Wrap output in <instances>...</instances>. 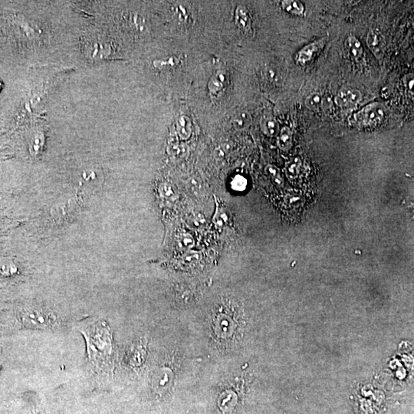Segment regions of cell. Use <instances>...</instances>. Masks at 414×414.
Here are the masks:
<instances>
[{
  "mask_svg": "<svg viewBox=\"0 0 414 414\" xmlns=\"http://www.w3.org/2000/svg\"><path fill=\"white\" fill-rule=\"evenodd\" d=\"M167 152L170 156L175 157H182L188 154V148L185 144H181L178 141V137L173 134L170 136L167 146Z\"/></svg>",
  "mask_w": 414,
  "mask_h": 414,
  "instance_id": "9c48e42d",
  "label": "cell"
},
{
  "mask_svg": "<svg viewBox=\"0 0 414 414\" xmlns=\"http://www.w3.org/2000/svg\"><path fill=\"white\" fill-rule=\"evenodd\" d=\"M260 128H261V131L268 137H277L280 132V128H279L278 121L271 114H266L261 117L260 120Z\"/></svg>",
  "mask_w": 414,
  "mask_h": 414,
  "instance_id": "ba28073f",
  "label": "cell"
},
{
  "mask_svg": "<svg viewBox=\"0 0 414 414\" xmlns=\"http://www.w3.org/2000/svg\"><path fill=\"white\" fill-rule=\"evenodd\" d=\"M385 109L380 103L370 104L358 111L354 121L362 126H375L385 118Z\"/></svg>",
  "mask_w": 414,
  "mask_h": 414,
  "instance_id": "3957f363",
  "label": "cell"
},
{
  "mask_svg": "<svg viewBox=\"0 0 414 414\" xmlns=\"http://www.w3.org/2000/svg\"><path fill=\"white\" fill-rule=\"evenodd\" d=\"M205 217L202 214L197 213L189 219V225L194 229H200L205 225Z\"/></svg>",
  "mask_w": 414,
  "mask_h": 414,
  "instance_id": "cb8c5ba5",
  "label": "cell"
},
{
  "mask_svg": "<svg viewBox=\"0 0 414 414\" xmlns=\"http://www.w3.org/2000/svg\"><path fill=\"white\" fill-rule=\"evenodd\" d=\"M225 81H226V75L222 71L218 72L212 76L208 85L210 93L214 94V95L219 93L224 87Z\"/></svg>",
  "mask_w": 414,
  "mask_h": 414,
  "instance_id": "5bb4252c",
  "label": "cell"
},
{
  "mask_svg": "<svg viewBox=\"0 0 414 414\" xmlns=\"http://www.w3.org/2000/svg\"><path fill=\"white\" fill-rule=\"evenodd\" d=\"M227 213L223 208L218 207L216 214L213 217V222L218 227H222L227 223Z\"/></svg>",
  "mask_w": 414,
  "mask_h": 414,
  "instance_id": "603a6c76",
  "label": "cell"
},
{
  "mask_svg": "<svg viewBox=\"0 0 414 414\" xmlns=\"http://www.w3.org/2000/svg\"><path fill=\"white\" fill-rule=\"evenodd\" d=\"M265 74H266L267 78L271 80V81H277L278 77L279 76L277 71L276 69H271V68H269L265 70Z\"/></svg>",
  "mask_w": 414,
  "mask_h": 414,
  "instance_id": "4316f807",
  "label": "cell"
},
{
  "mask_svg": "<svg viewBox=\"0 0 414 414\" xmlns=\"http://www.w3.org/2000/svg\"><path fill=\"white\" fill-rule=\"evenodd\" d=\"M409 85V89L413 90V85H414V78L411 79V81L408 82Z\"/></svg>",
  "mask_w": 414,
  "mask_h": 414,
  "instance_id": "83f0119b",
  "label": "cell"
},
{
  "mask_svg": "<svg viewBox=\"0 0 414 414\" xmlns=\"http://www.w3.org/2000/svg\"><path fill=\"white\" fill-rule=\"evenodd\" d=\"M188 190L196 196H200L203 193L202 186L197 179H192L188 181Z\"/></svg>",
  "mask_w": 414,
  "mask_h": 414,
  "instance_id": "d4e9b609",
  "label": "cell"
},
{
  "mask_svg": "<svg viewBox=\"0 0 414 414\" xmlns=\"http://www.w3.org/2000/svg\"><path fill=\"white\" fill-rule=\"evenodd\" d=\"M233 190L235 191H243L247 186V181L244 177L241 175L235 176L231 182Z\"/></svg>",
  "mask_w": 414,
  "mask_h": 414,
  "instance_id": "7402d4cb",
  "label": "cell"
},
{
  "mask_svg": "<svg viewBox=\"0 0 414 414\" xmlns=\"http://www.w3.org/2000/svg\"><path fill=\"white\" fill-rule=\"evenodd\" d=\"M88 344L90 360L102 362L110 351L108 331L103 322L90 325L82 331Z\"/></svg>",
  "mask_w": 414,
  "mask_h": 414,
  "instance_id": "6da1fadb",
  "label": "cell"
},
{
  "mask_svg": "<svg viewBox=\"0 0 414 414\" xmlns=\"http://www.w3.org/2000/svg\"><path fill=\"white\" fill-rule=\"evenodd\" d=\"M362 95L360 91L355 88H343L337 93L336 102L337 105L344 108H353L360 103Z\"/></svg>",
  "mask_w": 414,
  "mask_h": 414,
  "instance_id": "5b68a950",
  "label": "cell"
},
{
  "mask_svg": "<svg viewBox=\"0 0 414 414\" xmlns=\"http://www.w3.org/2000/svg\"><path fill=\"white\" fill-rule=\"evenodd\" d=\"M2 88V83L0 82V89Z\"/></svg>",
  "mask_w": 414,
  "mask_h": 414,
  "instance_id": "f1b7e54d",
  "label": "cell"
},
{
  "mask_svg": "<svg viewBox=\"0 0 414 414\" xmlns=\"http://www.w3.org/2000/svg\"><path fill=\"white\" fill-rule=\"evenodd\" d=\"M322 98L319 93H313L309 95L306 100V105L310 110H318L321 106Z\"/></svg>",
  "mask_w": 414,
  "mask_h": 414,
  "instance_id": "44dd1931",
  "label": "cell"
},
{
  "mask_svg": "<svg viewBox=\"0 0 414 414\" xmlns=\"http://www.w3.org/2000/svg\"><path fill=\"white\" fill-rule=\"evenodd\" d=\"M367 44L376 58H382L386 49V41L381 32L377 29L370 30L367 34Z\"/></svg>",
  "mask_w": 414,
  "mask_h": 414,
  "instance_id": "8992f818",
  "label": "cell"
},
{
  "mask_svg": "<svg viewBox=\"0 0 414 414\" xmlns=\"http://www.w3.org/2000/svg\"><path fill=\"white\" fill-rule=\"evenodd\" d=\"M235 24L240 29L247 31L250 28V19L247 9L242 5H239L235 10Z\"/></svg>",
  "mask_w": 414,
  "mask_h": 414,
  "instance_id": "8fae6325",
  "label": "cell"
},
{
  "mask_svg": "<svg viewBox=\"0 0 414 414\" xmlns=\"http://www.w3.org/2000/svg\"><path fill=\"white\" fill-rule=\"evenodd\" d=\"M22 323L32 329L46 330L56 325V319L51 311L39 309H28L22 313Z\"/></svg>",
  "mask_w": 414,
  "mask_h": 414,
  "instance_id": "7a4b0ae2",
  "label": "cell"
},
{
  "mask_svg": "<svg viewBox=\"0 0 414 414\" xmlns=\"http://www.w3.org/2000/svg\"><path fill=\"white\" fill-rule=\"evenodd\" d=\"M233 125L237 130H244L251 125L252 118L246 111H239L233 118Z\"/></svg>",
  "mask_w": 414,
  "mask_h": 414,
  "instance_id": "4fadbf2b",
  "label": "cell"
},
{
  "mask_svg": "<svg viewBox=\"0 0 414 414\" xmlns=\"http://www.w3.org/2000/svg\"><path fill=\"white\" fill-rule=\"evenodd\" d=\"M282 6L287 13L297 16L303 14L305 11L303 4L296 0H285L282 2Z\"/></svg>",
  "mask_w": 414,
  "mask_h": 414,
  "instance_id": "e0dca14e",
  "label": "cell"
},
{
  "mask_svg": "<svg viewBox=\"0 0 414 414\" xmlns=\"http://www.w3.org/2000/svg\"><path fill=\"white\" fill-rule=\"evenodd\" d=\"M265 174L272 180V182L278 186H282L284 183L283 176L280 170L276 166L269 164L265 169Z\"/></svg>",
  "mask_w": 414,
  "mask_h": 414,
  "instance_id": "ac0fdd59",
  "label": "cell"
},
{
  "mask_svg": "<svg viewBox=\"0 0 414 414\" xmlns=\"http://www.w3.org/2000/svg\"><path fill=\"white\" fill-rule=\"evenodd\" d=\"M346 46L349 51L350 54L354 58H359L362 57L363 54V47L361 44L360 41L358 40L355 36H349L346 41Z\"/></svg>",
  "mask_w": 414,
  "mask_h": 414,
  "instance_id": "2e32d148",
  "label": "cell"
},
{
  "mask_svg": "<svg viewBox=\"0 0 414 414\" xmlns=\"http://www.w3.org/2000/svg\"><path fill=\"white\" fill-rule=\"evenodd\" d=\"M277 144L282 151H288L292 146V132L288 127H284L278 135Z\"/></svg>",
  "mask_w": 414,
  "mask_h": 414,
  "instance_id": "7c38bea8",
  "label": "cell"
},
{
  "mask_svg": "<svg viewBox=\"0 0 414 414\" xmlns=\"http://www.w3.org/2000/svg\"><path fill=\"white\" fill-rule=\"evenodd\" d=\"M301 166H302V162L297 157L288 162L285 167V172L288 178L290 179L296 178L300 173Z\"/></svg>",
  "mask_w": 414,
  "mask_h": 414,
  "instance_id": "d6986e66",
  "label": "cell"
},
{
  "mask_svg": "<svg viewBox=\"0 0 414 414\" xmlns=\"http://www.w3.org/2000/svg\"><path fill=\"white\" fill-rule=\"evenodd\" d=\"M326 39H321L318 40L314 41L311 42L310 44L304 47L298 53V62L301 65H304L305 64L309 62L311 58H312L313 54L316 52L319 51L325 46Z\"/></svg>",
  "mask_w": 414,
  "mask_h": 414,
  "instance_id": "52a82bcc",
  "label": "cell"
},
{
  "mask_svg": "<svg viewBox=\"0 0 414 414\" xmlns=\"http://www.w3.org/2000/svg\"><path fill=\"white\" fill-rule=\"evenodd\" d=\"M200 253L198 252L193 251V250H189L186 254L182 257V259L186 263H194L197 262L200 259Z\"/></svg>",
  "mask_w": 414,
  "mask_h": 414,
  "instance_id": "484cf974",
  "label": "cell"
},
{
  "mask_svg": "<svg viewBox=\"0 0 414 414\" xmlns=\"http://www.w3.org/2000/svg\"><path fill=\"white\" fill-rule=\"evenodd\" d=\"M177 132L181 139L187 140L192 133V124L190 118L186 116H181L177 121Z\"/></svg>",
  "mask_w": 414,
  "mask_h": 414,
  "instance_id": "30bf717a",
  "label": "cell"
},
{
  "mask_svg": "<svg viewBox=\"0 0 414 414\" xmlns=\"http://www.w3.org/2000/svg\"><path fill=\"white\" fill-rule=\"evenodd\" d=\"M84 52L90 58L102 59L111 54V46L101 38L90 37L84 43Z\"/></svg>",
  "mask_w": 414,
  "mask_h": 414,
  "instance_id": "277c9868",
  "label": "cell"
},
{
  "mask_svg": "<svg viewBox=\"0 0 414 414\" xmlns=\"http://www.w3.org/2000/svg\"><path fill=\"white\" fill-rule=\"evenodd\" d=\"M195 241L193 236L189 233H183L180 235L178 239V246L182 250H190L194 246Z\"/></svg>",
  "mask_w": 414,
  "mask_h": 414,
  "instance_id": "ffe728a7",
  "label": "cell"
},
{
  "mask_svg": "<svg viewBox=\"0 0 414 414\" xmlns=\"http://www.w3.org/2000/svg\"><path fill=\"white\" fill-rule=\"evenodd\" d=\"M158 191L160 193V197L167 201H175L178 200V191L174 189L172 185L170 184L168 182H162L160 183L159 188H158Z\"/></svg>",
  "mask_w": 414,
  "mask_h": 414,
  "instance_id": "9a60e30c",
  "label": "cell"
}]
</instances>
